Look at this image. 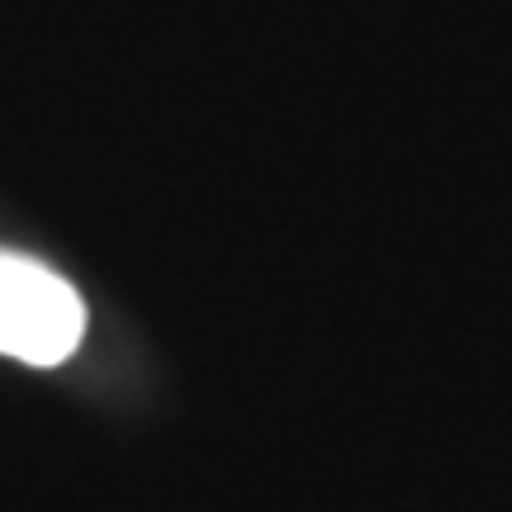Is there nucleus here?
<instances>
[{
	"instance_id": "1",
	"label": "nucleus",
	"mask_w": 512,
	"mask_h": 512,
	"mask_svg": "<svg viewBox=\"0 0 512 512\" xmlns=\"http://www.w3.org/2000/svg\"><path fill=\"white\" fill-rule=\"evenodd\" d=\"M86 337L81 294L34 256L0 252V351L24 366H57Z\"/></svg>"
}]
</instances>
